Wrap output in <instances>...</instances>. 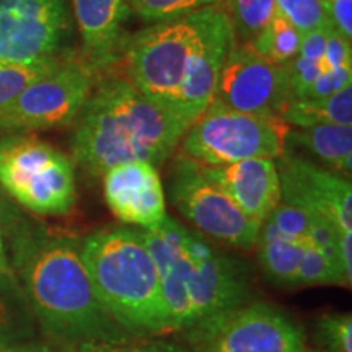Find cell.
I'll return each mask as SVG.
<instances>
[{
    "mask_svg": "<svg viewBox=\"0 0 352 352\" xmlns=\"http://www.w3.org/2000/svg\"><path fill=\"white\" fill-rule=\"evenodd\" d=\"M283 202L329 220L338 230L352 232V186L349 179L285 152L277 158Z\"/></svg>",
    "mask_w": 352,
    "mask_h": 352,
    "instance_id": "cell-14",
    "label": "cell"
},
{
    "mask_svg": "<svg viewBox=\"0 0 352 352\" xmlns=\"http://www.w3.org/2000/svg\"><path fill=\"white\" fill-rule=\"evenodd\" d=\"M280 118L290 127H308L323 122L352 126V85H346L324 98H292L285 104Z\"/></svg>",
    "mask_w": 352,
    "mask_h": 352,
    "instance_id": "cell-20",
    "label": "cell"
},
{
    "mask_svg": "<svg viewBox=\"0 0 352 352\" xmlns=\"http://www.w3.org/2000/svg\"><path fill=\"white\" fill-rule=\"evenodd\" d=\"M352 83V67L344 69H323L316 76L314 82L305 88L302 96L298 98L305 100H316V98H324L336 94L338 90L344 88L346 85Z\"/></svg>",
    "mask_w": 352,
    "mask_h": 352,
    "instance_id": "cell-31",
    "label": "cell"
},
{
    "mask_svg": "<svg viewBox=\"0 0 352 352\" xmlns=\"http://www.w3.org/2000/svg\"><path fill=\"white\" fill-rule=\"evenodd\" d=\"M101 70L88 60L65 59L0 109V134L50 129L72 122L90 96Z\"/></svg>",
    "mask_w": 352,
    "mask_h": 352,
    "instance_id": "cell-8",
    "label": "cell"
},
{
    "mask_svg": "<svg viewBox=\"0 0 352 352\" xmlns=\"http://www.w3.org/2000/svg\"><path fill=\"white\" fill-rule=\"evenodd\" d=\"M305 148L342 176L352 171V126L315 124L308 127H290L285 147Z\"/></svg>",
    "mask_w": 352,
    "mask_h": 352,
    "instance_id": "cell-18",
    "label": "cell"
},
{
    "mask_svg": "<svg viewBox=\"0 0 352 352\" xmlns=\"http://www.w3.org/2000/svg\"><path fill=\"white\" fill-rule=\"evenodd\" d=\"M10 271H12L10 259L7 256V248L2 239V230H0V272H10Z\"/></svg>",
    "mask_w": 352,
    "mask_h": 352,
    "instance_id": "cell-36",
    "label": "cell"
},
{
    "mask_svg": "<svg viewBox=\"0 0 352 352\" xmlns=\"http://www.w3.org/2000/svg\"><path fill=\"white\" fill-rule=\"evenodd\" d=\"M195 38L189 15L144 28L122 44V76L140 94L178 111L176 103Z\"/></svg>",
    "mask_w": 352,
    "mask_h": 352,
    "instance_id": "cell-7",
    "label": "cell"
},
{
    "mask_svg": "<svg viewBox=\"0 0 352 352\" xmlns=\"http://www.w3.org/2000/svg\"><path fill=\"white\" fill-rule=\"evenodd\" d=\"M303 34L292 23H289L279 13L267 21L258 36L253 39L252 47L272 64L287 65L300 50Z\"/></svg>",
    "mask_w": 352,
    "mask_h": 352,
    "instance_id": "cell-22",
    "label": "cell"
},
{
    "mask_svg": "<svg viewBox=\"0 0 352 352\" xmlns=\"http://www.w3.org/2000/svg\"><path fill=\"white\" fill-rule=\"evenodd\" d=\"M87 60L103 70L121 54L122 25L129 16L127 0H72Z\"/></svg>",
    "mask_w": 352,
    "mask_h": 352,
    "instance_id": "cell-17",
    "label": "cell"
},
{
    "mask_svg": "<svg viewBox=\"0 0 352 352\" xmlns=\"http://www.w3.org/2000/svg\"><path fill=\"white\" fill-rule=\"evenodd\" d=\"M308 240H258L259 264L267 279L276 285L297 287V272Z\"/></svg>",
    "mask_w": 352,
    "mask_h": 352,
    "instance_id": "cell-21",
    "label": "cell"
},
{
    "mask_svg": "<svg viewBox=\"0 0 352 352\" xmlns=\"http://www.w3.org/2000/svg\"><path fill=\"white\" fill-rule=\"evenodd\" d=\"M235 39L252 43L276 13V0H222Z\"/></svg>",
    "mask_w": 352,
    "mask_h": 352,
    "instance_id": "cell-24",
    "label": "cell"
},
{
    "mask_svg": "<svg viewBox=\"0 0 352 352\" xmlns=\"http://www.w3.org/2000/svg\"><path fill=\"white\" fill-rule=\"evenodd\" d=\"M139 235L157 266L170 331L189 329L246 302V266L214 248L201 233L166 215L155 227L139 228Z\"/></svg>",
    "mask_w": 352,
    "mask_h": 352,
    "instance_id": "cell-3",
    "label": "cell"
},
{
    "mask_svg": "<svg viewBox=\"0 0 352 352\" xmlns=\"http://www.w3.org/2000/svg\"><path fill=\"white\" fill-rule=\"evenodd\" d=\"M327 23L342 38L352 41V0H324Z\"/></svg>",
    "mask_w": 352,
    "mask_h": 352,
    "instance_id": "cell-33",
    "label": "cell"
},
{
    "mask_svg": "<svg viewBox=\"0 0 352 352\" xmlns=\"http://www.w3.org/2000/svg\"><path fill=\"white\" fill-rule=\"evenodd\" d=\"M315 215L316 214L314 212H308L305 209L280 201V204L263 222L261 228H259L258 240H308V232H310Z\"/></svg>",
    "mask_w": 352,
    "mask_h": 352,
    "instance_id": "cell-25",
    "label": "cell"
},
{
    "mask_svg": "<svg viewBox=\"0 0 352 352\" xmlns=\"http://www.w3.org/2000/svg\"><path fill=\"white\" fill-rule=\"evenodd\" d=\"M0 184L38 215H65L77 201L74 162L33 135L0 138Z\"/></svg>",
    "mask_w": 352,
    "mask_h": 352,
    "instance_id": "cell-5",
    "label": "cell"
},
{
    "mask_svg": "<svg viewBox=\"0 0 352 352\" xmlns=\"http://www.w3.org/2000/svg\"><path fill=\"white\" fill-rule=\"evenodd\" d=\"M171 204L201 233L222 243L252 250L261 226L248 219L230 197L204 175L202 165L183 153L175 157L170 170Z\"/></svg>",
    "mask_w": 352,
    "mask_h": 352,
    "instance_id": "cell-10",
    "label": "cell"
},
{
    "mask_svg": "<svg viewBox=\"0 0 352 352\" xmlns=\"http://www.w3.org/2000/svg\"><path fill=\"white\" fill-rule=\"evenodd\" d=\"M222 0H127L131 12L145 21H170L183 19L201 8L215 6Z\"/></svg>",
    "mask_w": 352,
    "mask_h": 352,
    "instance_id": "cell-28",
    "label": "cell"
},
{
    "mask_svg": "<svg viewBox=\"0 0 352 352\" xmlns=\"http://www.w3.org/2000/svg\"><path fill=\"white\" fill-rule=\"evenodd\" d=\"M315 338L327 352H352L351 314L324 315L318 321Z\"/></svg>",
    "mask_w": 352,
    "mask_h": 352,
    "instance_id": "cell-30",
    "label": "cell"
},
{
    "mask_svg": "<svg viewBox=\"0 0 352 352\" xmlns=\"http://www.w3.org/2000/svg\"><path fill=\"white\" fill-rule=\"evenodd\" d=\"M104 199L121 222L152 228L166 217V202L157 166L144 160L127 162L103 175Z\"/></svg>",
    "mask_w": 352,
    "mask_h": 352,
    "instance_id": "cell-15",
    "label": "cell"
},
{
    "mask_svg": "<svg viewBox=\"0 0 352 352\" xmlns=\"http://www.w3.org/2000/svg\"><path fill=\"white\" fill-rule=\"evenodd\" d=\"M189 16L195 23L196 38L176 108L195 122L214 100L220 72L235 43V33L222 2L189 13Z\"/></svg>",
    "mask_w": 352,
    "mask_h": 352,
    "instance_id": "cell-12",
    "label": "cell"
},
{
    "mask_svg": "<svg viewBox=\"0 0 352 352\" xmlns=\"http://www.w3.org/2000/svg\"><path fill=\"white\" fill-rule=\"evenodd\" d=\"M0 352H76V347L28 341V342H21V344L6 347V349H0Z\"/></svg>",
    "mask_w": 352,
    "mask_h": 352,
    "instance_id": "cell-35",
    "label": "cell"
},
{
    "mask_svg": "<svg viewBox=\"0 0 352 352\" xmlns=\"http://www.w3.org/2000/svg\"><path fill=\"white\" fill-rule=\"evenodd\" d=\"M321 2H324V0H321Z\"/></svg>",
    "mask_w": 352,
    "mask_h": 352,
    "instance_id": "cell-38",
    "label": "cell"
},
{
    "mask_svg": "<svg viewBox=\"0 0 352 352\" xmlns=\"http://www.w3.org/2000/svg\"><path fill=\"white\" fill-rule=\"evenodd\" d=\"M80 254L101 305L129 336L170 331L157 266L138 228L96 230L83 240Z\"/></svg>",
    "mask_w": 352,
    "mask_h": 352,
    "instance_id": "cell-4",
    "label": "cell"
},
{
    "mask_svg": "<svg viewBox=\"0 0 352 352\" xmlns=\"http://www.w3.org/2000/svg\"><path fill=\"white\" fill-rule=\"evenodd\" d=\"M338 263H340L346 285L352 279V232H341L338 236Z\"/></svg>",
    "mask_w": 352,
    "mask_h": 352,
    "instance_id": "cell-34",
    "label": "cell"
},
{
    "mask_svg": "<svg viewBox=\"0 0 352 352\" xmlns=\"http://www.w3.org/2000/svg\"><path fill=\"white\" fill-rule=\"evenodd\" d=\"M329 25L315 32L303 34L300 50L289 65L290 87H292V98L302 96L305 88L315 80L316 76L323 70V52L327 44Z\"/></svg>",
    "mask_w": 352,
    "mask_h": 352,
    "instance_id": "cell-23",
    "label": "cell"
},
{
    "mask_svg": "<svg viewBox=\"0 0 352 352\" xmlns=\"http://www.w3.org/2000/svg\"><path fill=\"white\" fill-rule=\"evenodd\" d=\"M65 30L64 0H0V64L52 59Z\"/></svg>",
    "mask_w": 352,
    "mask_h": 352,
    "instance_id": "cell-13",
    "label": "cell"
},
{
    "mask_svg": "<svg viewBox=\"0 0 352 352\" xmlns=\"http://www.w3.org/2000/svg\"><path fill=\"white\" fill-rule=\"evenodd\" d=\"M215 100L241 113L279 116L292 100L289 65L272 64L235 39L220 72Z\"/></svg>",
    "mask_w": 352,
    "mask_h": 352,
    "instance_id": "cell-11",
    "label": "cell"
},
{
    "mask_svg": "<svg viewBox=\"0 0 352 352\" xmlns=\"http://www.w3.org/2000/svg\"><path fill=\"white\" fill-rule=\"evenodd\" d=\"M76 120L74 160L91 176L135 160L164 165L192 124L140 94L124 76L100 77Z\"/></svg>",
    "mask_w": 352,
    "mask_h": 352,
    "instance_id": "cell-1",
    "label": "cell"
},
{
    "mask_svg": "<svg viewBox=\"0 0 352 352\" xmlns=\"http://www.w3.org/2000/svg\"><path fill=\"white\" fill-rule=\"evenodd\" d=\"M63 60L64 57L56 56L33 64H0V109L10 104L32 83L52 72Z\"/></svg>",
    "mask_w": 352,
    "mask_h": 352,
    "instance_id": "cell-26",
    "label": "cell"
},
{
    "mask_svg": "<svg viewBox=\"0 0 352 352\" xmlns=\"http://www.w3.org/2000/svg\"><path fill=\"white\" fill-rule=\"evenodd\" d=\"M346 285L340 264L308 241L297 272V285Z\"/></svg>",
    "mask_w": 352,
    "mask_h": 352,
    "instance_id": "cell-27",
    "label": "cell"
},
{
    "mask_svg": "<svg viewBox=\"0 0 352 352\" xmlns=\"http://www.w3.org/2000/svg\"><path fill=\"white\" fill-rule=\"evenodd\" d=\"M276 12L302 34L328 25L321 0H276Z\"/></svg>",
    "mask_w": 352,
    "mask_h": 352,
    "instance_id": "cell-29",
    "label": "cell"
},
{
    "mask_svg": "<svg viewBox=\"0 0 352 352\" xmlns=\"http://www.w3.org/2000/svg\"><path fill=\"white\" fill-rule=\"evenodd\" d=\"M314 352H327V351H314Z\"/></svg>",
    "mask_w": 352,
    "mask_h": 352,
    "instance_id": "cell-37",
    "label": "cell"
},
{
    "mask_svg": "<svg viewBox=\"0 0 352 352\" xmlns=\"http://www.w3.org/2000/svg\"><path fill=\"white\" fill-rule=\"evenodd\" d=\"M202 170L246 217L259 226L283 201L279 171L272 158H248L220 166L202 165Z\"/></svg>",
    "mask_w": 352,
    "mask_h": 352,
    "instance_id": "cell-16",
    "label": "cell"
},
{
    "mask_svg": "<svg viewBox=\"0 0 352 352\" xmlns=\"http://www.w3.org/2000/svg\"><path fill=\"white\" fill-rule=\"evenodd\" d=\"M289 124L279 116L241 113L212 100L182 139V153L204 166L272 158L285 152Z\"/></svg>",
    "mask_w": 352,
    "mask_h": 352,
    "instance_id": "cell-6",
    "label": "cell"
},
{
    "mask_svg": "<svg viewBox=\"0 0 352 352\" xmlns=\"http://www.w3.org/2000/svg\"><path fill=\"white\" fill-rule=\"evenodd\" d=\"M12 254L34 318L56 344L134 340L101 305L76 241L23 233L13 241Z\"/></svg>",
    "mask_w": 352,
    "mask_h": 352,
    "instance_id": "cell-2",
    "label": "cell"
},
{
    "mask_svg": "<svg viewBox=\"0 0 352 352\" xmlns=\"http://www.w3.org/2000/svg\"><path fill=\"white\" fill-rule=\"evenodd\" d=\"M76 352H189L168 342H85Z\"/></svg>",
    "mask_w": 352,
    "mask_h": 352,
    "instance_id": "cell-32",
    "label": "cell"
},
{
    "mask_svg": "<svg viewBox=\"0 0 352 352\" xmlns=\"http://www.w3.org/2000/svg\"><path fill=\"white\" fill-rule=\"evenodd\" d=\"M36 318L13 271L0 272V349L28 342Z\"/></svg>",
    "mask_w": 352,
    "mask_h": 352,
    "instance_id": "cell-19",
    "label": "cell"
},
{
    "mask_svg": "<svg viewBox=\"0 0 352 352\" xmlns=\"http://www.w3.org/2000/svg\"><path fill=\"white\" fill-rule=\"evenodd\" d=\"M188 331L196 352H307L302 329L267 303L235 307Z\"/></svg>",
    "mask_w": 352,
    "mask_h": 352,
    "instance_id": "cell-9",
    "label": "cell"
}]
</instances>
